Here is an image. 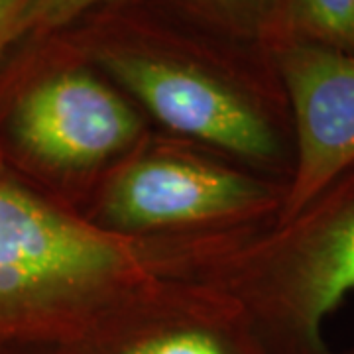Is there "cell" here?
<instances>
[{"mask_svg": "<svg viewBox=\"0 0 354 354\" xmlns=\"http://www.w3.org/2000/svg\"><path fill=\"white\" fill-rule=\"evenodd\" d=\"M57 34L167 136L288 183L291 114L266 48L193 24L153 0L104 6Z\"/></svg>", "mask_w": 354, "mask_h": 354, "instance_id": "1", "label": "cell"}, {"mask_svg": "<svg viewBox=\"0 0 354 354\" xmlns=\"http://www.w3.org/2000/svg\"><path fill=\"white\" fill-rule=\"evenodd\" d=\"M216 241L104 232L0 164V344L75 346L167 286L197 279Z\"/></svg>", "mask_w": 354, "mask_h": 354, "instance_id": "2", "label": "cell"}, {"mask_svg": "<svg viewBox=\"0 0 354 354\" xmlns=\"http://www.w3.org/2000/svg\"><path fill=\"white\" fill-rule=\"evenodd\" d=\"M0 111V164L73 209L152 132L120 88L65 39L26 38Z\"/></svg>", "mask_w": 354, "mask_h": 354, "instance_id": "3", "label": "cell"}, {"mask_svg": "<svg viewBox=\"0 0 354 354\" xmlns=\"http://www.w3.org/2000/svg\"><path fill=\"white\" fill-rule=\"evenodd\" d=\"M199 281L241 305L276 354H330L323 323L354 291V165L290 218L241 234Z\"/></svg>", "mask_w": 354, "mask_h": 354, "instance_id": "4", "label": "cell"}, {"mask_svg": "<svg viewBox=\"0 0 354 354\" xmlns=\"http://www.w3.org/2000/svg\"><path fill=\"white\" fill-rule=\"evenodd\" d=\"M288 183L207 148L153 136L102 177L77 213L124 239L152 241L266 227L278 218Z\"/></svg>", "mask_w": 354, "mask_h": 354, "instance_id": "5", "label": "cell"}, {"mask_svg": "<svg viewBox=\"0 0 354 354\" xmlns=\"http://www.w3.org/2000/svg\"><path fill=\"white\" fill-rule=\"evenodd\" d=\"M288 99L293 167L278 218L286 221L354 165V53L281 38L266 48Z\"/></svg>", "mask_w": 354, "mask_h": 354, "instance_id": "6", "label": "cell"}, {"mask_svg": "<svg viewBox=\"0 0 354 354\" xmlns=\"http://www.w3.org/2000/svg\"><path fill=\"white\" fill-rule=\"evenodd\" d=\"M71 348L75 354H276L241 305L199 279L167 286Z\"/></svg>", "mask_w": 354, "mask_h": 354, "instance_id": "7", "label": "cell"}, {"mask_svg": "<svg viewBox=\"0 0 354 354\" xmlns=\"http://www.w3.org/2000/svg\"><path fill=\"white\" fill-rule=\"evenodd\" d=\"M221 36L270 48L281 34L286 0H153Z\"/></svg>", "mask_w": 354, "mask_h": 354, "instance_id": "8", "label": "cell"}, {"mask_svg": "<svg viewBox=\"0 0 354 354\" xmlns=\"http://www.w3.org/2000/svg\"><path fill=\"white\" fill-rule=\"evenodd\" d=\"M281 38L354 53V0H286Z\"/></svg>", "mask_w": 354, "mask_h": 354, "instance_id": "9", "label": "cell"}, {"mask_svg": "<svg viewBox=\"0 0 354 354\" xmlns=\"http://www.w3.org/2000/svg\"><path fill=\"white\" fill-rule=\"evenodd\" d=\"M124 0H36L30 14L28 38H46L64 32L87 14Z\"/></svg>", "mask_w": 354, "mask_h": 354, "instance_id": "10", "label": "cell"}, {"mask_svg": "<svg viewBox=\"0 0 354 354\" xmlns=\"http://www.w3.org/2000/svg\"><path fill=\"white\" fill-rule=\"evenodd\" d=\"M34 2L36 0H0V69L28 38Z\"/></svg>", "mask_w": 354, "mask_h": 354, "instance_id": "11", "label": "cell"}, {"mask_svg": "<svg viewBox=\"0 0 354 354\" xmlns=\"http://www.w3.org/2000/svg\"><path fill=\"white\" fill-rule=\"evenodd\" d=\"M0 354H75L71 346L38 344V342H6L0 344Z\"/></svg>", "mask_w": 354, "mask_h": 354, "instance_id": "12", "label": "cell"}, {"mask_svg": "<svg viewBox=\"0 0 354 354\" xmlns=\"http://www.w3.org/2000/svg\"><path fill=\"white\" fill-rule=\"evenodd\" d=\"M14 77H16V67H14V53L12 57L6 62V65L0 69V111L4 106V102L8 99L10 91L14 85Z\"/></svg>", "mask_w": 354, "mask_h": 354, "instance_id": "13", "label": "cell"}, {"mask_svg": "<svg viewBox=\"0 0 354 354\" xmlns=\"http://www.w3.org/2000/svg\"><path fill=\"white\" fill-rule=\"evenodd\" d=\"M353 354H354V353H353Z\"/></svg>", "mask_w": 354, "mask_h": 354, "instance_id": "14", "label": "cell"}]
</instances>
